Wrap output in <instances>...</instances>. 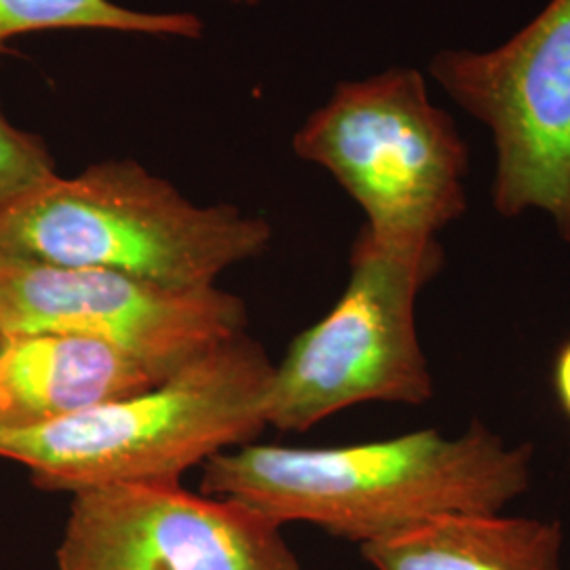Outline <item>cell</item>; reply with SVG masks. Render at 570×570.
<instances>
[{
    "label": "cell",
    "mask_w": 570,
    "mask_h": 570,
    "mask_svg": "<svg viewBox=\"0 0 570 570\" xmlns=\"http://www.w3.org/2000/svg\"><path fill=\"white\" fill-rule=\"evenodd\" d=\"M532 446L471 423L346 446L249 442L204 465L202 492L277 524L306 522L364 546L456 511H505L530 489Z\"/></svg>",
    "instance_id": "obj_1"
},
{
    "label": "cell",
    "mask_w": 570,
    "mask_h": 570,
    "mask_svg": "<svg viewBox=\"0 0 570 570\" xmlns=\"http://www.w3.org/2000/svg\"><path fill=\"white\" fill-rule=\"evenodd\" d=\"M275 364L239 336L155 387L37 428L0 429V459L42 492L180 482L265 431Z\"/></svg>",
    "instance_id": "obj_2"
},
{
    "label": "cell",
    "mask_w": 570,
    "mask_h": 570,
    "mask_svg": "<svg viewBox=\"0 0 570 570\" xmlns=\"http://www.w3.org/2000/svg\"><path fill=\"white\" fill-rule=\"evenodd\" d=\"M271 239L263 216L195 204L134 159L56 174L0 212V254L171 287L218 285L228 268L263 256Z\"/></svg>",
    "instance_id": "obj_3"
},
{
    "label": "cell",
    "mask_w": 570,
    "mask_h": 570,
    "mask_svg": "<svg viewBox=\"0 0 570 570\" xmlns=\"http://www.w3.org/2000/svg\"><path fill=\"white\" fill-rule=\"evenodd\" d=\"M444 266V247L395 244L362 226L341 298L301 332L275 366L266 425L308 431L348 407L423 406L433 376L416 326V301Z\"/></svg>",
    "instance_id": "obj_4"
},
{
    "label": "cell",
    "mask_w": 570,
    "mask_h": 570,
    "mask_svg": "<svg viewBox=\"0 0 570 570\" xmlns=\"http://www.w3.org/2000/svg\"><path fill=\"white\" fill-rule=\"evenodd\" d=\"M292 148L343 186L379 239L433 242L468 209V142L414 68L338 82Z\"/></svg>",
    "instance_id": "obj_5"
},
{
    "label": "cell",
    "mask_w": 570,
    "mask_h": 570,
    "mask_svg": "<svg viewBox=\"0 0 570 570\" xmlns=\"http://www.w3.org/2000/svg\"><path fill=\"white\" fill-rule=\"evenodd\" d=\"M429 72L492 134L497 214L539 209L570 244V0H550L501 47L438 51Z\"/></svg>",
    "instance_id": "obj_6"
},
{
    "label": "cell",
    "mask_w": 570,
    "mask_h": 570,
    "mask_svg": "<svg viewBox=\"0 0 570 570\" xmlns=\"http://www.w3.org/2000/svg\"><path fill=\"white\" fill-rule=\"evenodd\" d=\"M247 306L218 285L171 287L106 268L0 254V336L72 334L115 346L169 381L244 336Z\"/></svg>",
    "instance_id": "obj_7"
},
{
    "label": "cell",
    "mask_w": 570,
    "mask_h": 570,
    "mask_svg": "<svg viewBox=\"0 0 570 570\" xmlns=\"http://www.w3.org/2000/svg\"><path fill=\"white\" fill-rule=\"evenodd\" d=\"M284 527L180 482L72 494L58 570H301Z\"/></svg>",
    "instance_id": "obj_8"
},
{
    "label": "cell",
    "mask_w": 570,
    "mask_h": 570,
    "mask_svg": "<svg viewBox=\"0 0 570 570\" xmlns=\"http://www.w3.org/2000/svg\"><path fill=\"white\" fill-rule=\"evenodd\" d=\"M159 383L115 346L72 334H20L0 343V429L45 425Z\"/></svg>",
    "instance_id": "obj_9"
},
{
    "label": "cell",
    "mask_w": 570,
    "mask_h": 570,
    "mask_svg": "<svg viewBox=\"0 0 570 570\" xmlns=\"http://www.w3.org/2000/svg\"><path fill=\"white\" fill-rule=\"evenodd\" d=\"M558 520L456 511L360 546L374 570H562Z\"/></svg>",
    "instance_id": "obj_10"
},
{
    "label": "cell",
    "mask_w": 570,
    "mask_h": 570,
    "mask_svg": "<svg viewBox=\"0 0 570 570\" xmlns=\"http://www.w3.org/2000/svg\"><path fill=\"white\" fill-rule=\"evenodd\" d=\"M49 30L199 39L205 26L188 11H140L115 0H0V53L20 37Z\"/></svg>",
    "instance_id": "obj_11"
},
{
    "label": "cell",
    "mask_w": 570,
    "mask_h": 570,
    "mask_svg": "<svg viewBox=\"0 0 570 570\" xmlns=\"http://www.w3.org/2000/svg\"><path fill=\"white\" fill-rule=\"evenodd\" d=\"M56 174V159L41 136L13 125L0 108V212Z\"/></svg>",
    "instance_id": "obj_12"
},
{
    "label": "cell",
    "mask_w": 570,
    "mask_h": 570,
    "mask_svg": "<svg viewBox=\"0 0 570 570\" xmlns=\"http://www.w3.org/2000/svg\"><path fill=\"white\" fill-rule=\"evenodd\" d=\"M551 385L556 402L570 423V338L556 353L551 367Z\"/></svg>",
    "instance_id": "obj_13"
},
{
    "label": "cell",
    "mask_w": 570,
    "mask_h": 570,
    "mask_svg": "<svg viewBox=\"0 0 570 570\" xmlns=\"http://www.w3.org/2000/svg\"><path fill=\"white\" fill-rule=\"evenodd\" d=\"M226 2H233V4H245V7H254V4H258L261 0H226Z\"/></svg>",
    "instance_id": "obj_14"
},
{
    "label": "cell",
    "mask_w": 570,
    "mask_h": 570,
    "mask_svg": "<svg viewBox=\"0 0 570 570\" xmlns=\"http://www.w3.org/2000/svg\"><path fill=\"white\" fill-rule=\"evenodd\" d=\"M0 343H2V336H0Z\"/></svg>",
    "instance_id": "obj_15"
}]
</instances>
